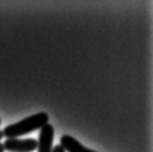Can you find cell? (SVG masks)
Returning <instances> with one entry per match:
<instances>
[{
    "mask_svg": "<svg viewBox=\"0 0 153 152\" xmlns=\"http://www.w3.org/2000/svg\"><path fill=\"white\" fill-rule=\"evenodd\" d=\"M49 121V116L45 112H39L34 115L17 122V123L9 125L3 130V136L7 139H17L18 136L29 134L35 130L41 129Z\"/></svg>",
    "mask_w": 153,
    "mask_h": 152,
    "instance_id": "1",
    "label": "cell"
},
{
    "mask_svg": "<svg viewBox=\"0 0 153 152\" xmlns=\"http://www.w3.org/2000/svg\"><path fill=\"white\" fill-rule=\"evenodd\" d=\"M4 146H3V143H0V152H4Z\"/></svg>",
    "mask_w": 153,
    "mask_h": 152,
    "instance_id": "6",
    "label": "cell"
},
{
    "mask_svg": "<svg viewBox=\"0 0 153 152\" xmlns=\"http://www.w3.org/2000/svg\"><path fill=\"white\" fill-rule=\"evenodd\" d=\"M61 145L63 149L68 152H97L95 150L89 149L80 143L76 139L68 135H63L61 138Z\"/></svg>",
    "mask_w": 153,
    "mask_h": 152,
    "instance_id": "4",
    "label": "cell"
},
{
    "mask_svg": "<svg viewBox=\"0 0 153 152\" xmlns=\"http://www.w3.org/2000/svg\"><path fill=\"white\" fill-rule=\"evenodd\" d=\"M54 128L51 124L47 123L40 129L39 139L37 142V152H52L54 142Z\"/></svg>",
    "mask_w": 153,
    "mask_h": 152,
    "instance_id": "3",
    "label": "cell"
},
{
    "mask_svg": "<svg viewBox=\"0 0 153 152\" xmlns=\"http://www.w3.org/2000/svg\"><path fill=\"white\" fill-rule=\"evenodd\" d=\"M52 152H65V150L63 149V147L61 145V144H58L54 147V149L52 150Z\"/></svg>",
    "mask_w": 153,
    "mask_h": 152,
    "instance_id": "5",
    "label": "cell"
},
{
    "mask_svg": "<svg viewBox=\"0 0 153 152\" xmlns=\"http://www.w3.org/2000/svg\"><path fill=\"white\" fill-rule=\"evenodd\" d=\"M2 138H3V133H2V131H0V140L2 139Z\"/></svg>",
    "mask_w": 153,
    "mask_h": 152,
    "instance_id": "7",
    "label": "cell"
},
{
    "mask_svg": "<svg viewBox=\"0 0 153 152\" xmlns=\"http://www.w3.org/2000/svg\"><path fill=\"white\" fill-rule=\"evenodd\" d=\"M0 125H1V119H0Z\"/></svg>",
    "mask_w": 153,
    "mask_h": 152,
    "instance_id": "8",
    "label": "cell"
},
{
    "mask_svg": "<svg viewBox=\"0 0 153 152\" xmlns=\"http://www.w3.org/2000/svg\"><path fill=\"white\" fill-rule=\"evenodd\" d=\"M3 146L5 150L11 152H31L37 148V140L33 139H7Z\"/></svg>",
    "mask_w": 153,
    "mask_h": 152,
    "instance_id": "2",
    "label": "cell"
}]
</instances>
